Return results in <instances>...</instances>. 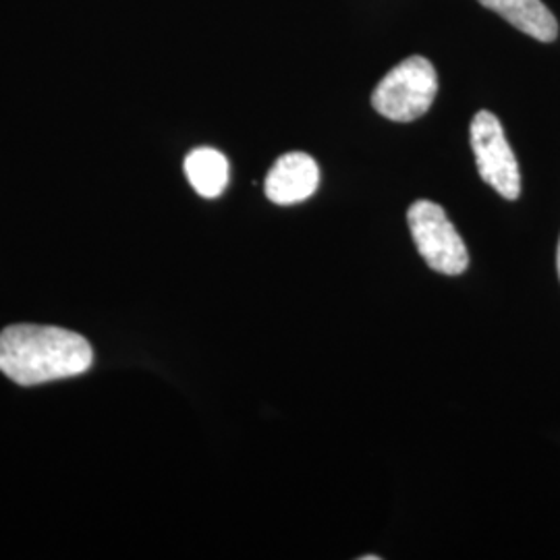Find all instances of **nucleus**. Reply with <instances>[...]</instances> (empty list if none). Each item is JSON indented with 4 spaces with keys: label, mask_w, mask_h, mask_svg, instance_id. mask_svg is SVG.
Returning a JSON list of instances; mask_svg holds the SVG:
<instances>
[{
    "label": "nucleus",
    "mask_w": 560,
    "mask_h": 560,
    "mask_svg": "<svg viewBox=\"0 0 560 560\" xmlns=\"http://www.w3.org/2000/svg\"><path fill=\"white\" fill-rule=\"evenodd\" d=\"M92 363V345L59 326L13 324L0 332V372L21 386L73 378Z\"/></svg>",
    "instance_id": "nucleus-1"
},
{
    "label": "nucleus",
    "mask_w": 560,
    "mask_h": 560,
    "mask_svg": "<svg viewBox=\"0 0 560 560\" xmlns=\"http://www.w3.org/2000/svg\"><path fill=\"white\" fill-rule=\"evenodd\" d=\"M439 94L434 65L423 57H409L382 78L372 94V106L397 122L423 117Z\"/></svg>",
    "instance_id": "nucleus-2"
},
{
    "label": "nucleus",
    "mask_w": 560,
    "mask_h": 560,
    "mask_svg": "<svg viewBox=\"0 0 560 560\" xmlns=\"http://www.w3.org/2000/svg\"><path fill=\"white\" fill-rule=\"evenodd\" d=\"M407 222L421 258L432 270L448 277H457L467 270V247L442 206L428 200L413 201L407 212Z\"/></svg>",
    "instance_id": "nucleus-3"
},
{
    "label": "nucleus",
    "mask_w": 560,
    "mask_h": 560,
    "mask_svg": "<svg viewBox=\"0 0 560 560\" xmlns=\"http://www.w3.org/2000/svg\"><path fill=\"white\" fill-rule=\"evenodd\" d=\"M471 148L481 179L504 200H517L521 196L520 164L506 141L501 120L492 113L480 110L471 120Z\"/></svg>",
    "instance_id": "nucleus-4"
},
{
    "label": "nucleus",
    "mask_w": 560,
    "mask_h": 560,
    "mask_svg": "<svg viewBox=\"0 0 560 560\" xmlns=\"http://www.w3.org/2000/svg\"><path fill=\"white\" fill-rule=\"evenodd\" d=\"M320 185V168L305 152H289L280 156L268 171L264 183L266 198L279 206H293L310 200Z\"/></svg>",
    "instance_id": "nucleus-5"
},
{
    "label": "nucleus",
    "mask_w": 560,
    "mask_h": 560,
    "mask_svg": "<svg viewBox=\"0 0 560 560\" xmlns=\"http://www.w3.org/2000/svg\"><path fill=\"white\" fill-rule=\"evenodd\" d=\"M481 7L499 13L520 32L540 42H555L559 23L541 0H478Z\"/></svg>",
    "instance_id": "nucleus-6"
},
{
    "label": "nucleus",
    "mask_w": 560,
    "mask_h": 560,
    "mask_svg": "<svg viewBox=\"0 0 560 560\" xmlns=\"http://www.w3.org/2000/svg\"><path fill=\"white\" fill-rule=\"evenodd\" d=\"M185 175L201 198H219L229 185V161L214 148H198L185 159Z\"/></svg>",
    "instance_id": "nucleus-7"
},
{
    "label": "nucleus",
    "mask_w": 560,
    "mask_h": 560,
    "mask_svg": "<svg viewBox=\"0 0 560 560\" xmlns=\"http://www.w3.org/2000/svg\"><path fill=\"white\" fill-rule=\"evenodd\" d=\"M557 266H559V277H560V243H559V256H557Z\"/></svg>",
    "instance_id": "nucleus-8"
}]
</instances>
